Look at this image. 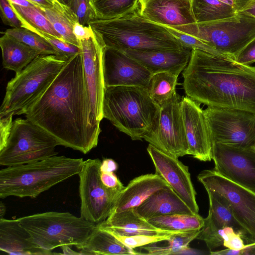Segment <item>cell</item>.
<instances>
[{
    "instance_id": "6da1fadb",
    "label": "cell",
    "mask_w": 255,
    "mask_h": 255,
    "mask_svg": "<svg viewBox=\"0 0 255 255\" xmlns=\"http://www.w3.org/2000/svg\"><path fill=\"white\" fill-rule=\"evenodd\" d=\"M24 115L52 135L60 145L84 154L97 146L101 130L93 127L90 121V105L82 53L68 59Z\"/></svg>"
},
{
    "instance_id": "7a4b0ae2",
    "label": "cell",
    "mask_w": 255,
    "mask_h": 255,
    "mask_svg": "<svg viewBox=\"0 0 255 255\" xmlns=\"http://www.w3.org/2000/svg\"><path fill=\"white\" fill-rule=\"evenodd\" d=\"M182 76L186 96L197 103L255 114V66L192 49Z\"/></svg>"
},
{
    "instance_id": "3957f363",
    "label": "cell",
    "mask_w": 255,
    "mask_h": 255,
    "mask_svg": "<svg viewBox=\"0 0 255 255\" xmlns=\"http://www.w3.org/2000/svg\"><path fill=\"white\" fill-rule=\"evenodd\" d=\"M88 25L99 35L105 46L120 51L186 48L166 26L144 18L137 10L120 18L95 19Z\"/></svg>"
},
{
    "instance_id": "277c9868",
    "label": "cell",
    "mask_w": 255,
    "mask_h": 255,
    "mask_svg": "<svg viewBox=\"0 0 255 255\" xmlns=\"http://www.w3.org/2000/svg\"><path fill=\"white\" fill-rule=\"evenodd\" d=\"M83 158L54 155L0 170V198L37 197L55 185L78 174Z\"/></svg>"
},
{
    "instance_id": "5b68a950",
    "label": "cell",
    "mask_w": 255,
    "mask_h": 255,
    "mask_svg": "<svg viewBox=\"0 0 255 255\" xmlns=\"http://www.w3.org/2000/svg\"><path fill=\"white\" fill-rule=\"evenodd\" d=\"M160 107L141 86L105 88L103 118L133 140H141L151 130Z\"/></svg>"
},
{
    "instance_id": "8992f818",
    "label": "cell",
    "mask_w": 255,
    "mask_h": 255,
    "mask_svg": "<svg viewBox=\"0 0 255 255\" xmlns=\"http://www.w3.org/2000/svg\"><path fill=\"white\" fill-rule=\"evenodd\" d=\"M68 59L55 55H39L7 84L0 117L25 114L45 92Z\"/></svg>"
},
{
    "instance_id": "52a82bcc",
    "label": "cell",
    "mask_w": 255,
    "mask_h": 255,
    "mask_svg": "<svg viewBox=\"0 0 255 255\" xmlns=\"http://www.w3.org/2000/svg\"><path fill=\"white\" fill-rule=\"evenodd\" d=\"M17 219L36 244L50 251L64 245H83L96 225L67 212H46Z\"/></svg>"
},
{
    "instance_id": "ba28073f",
    "label": "cell",
    "mask_w": 255,
    "mask_h": 255,
    "mask_svg": "<svg viewBox=\"0 0 255 255\" xmlns=\"http://www.w3.org/2000/svg\"><path fill=\"white\" fill-rule=\"evenodd\" d=\"M172 27L196 37L234 60L255 39V17L241 12L218 20Z\"/></svg>"
},
{
    "instance_id": "9c48e42d",
    "label": "cell",
    "mask_w": 255,
    "mask_h": 255,
    "mask_svg": "<svg viewBox=\"0 0 255 255\" xmlns=\"http://www.w3.org/2000/svg\"><path fill=\"white\" fill-rule=\"evenodd\" d=\"M58 140L36 124L26 118L13 122L5 147L0 150V165L11 166L33 163L58 154Z\"/></svg>"
},
{
    "instance_id": "30bf717a",
    "label": "cell",
    "mask_w": 255,
    "mask_h": 255,
    "mask_svg": "<svg viewBox=\"0 0 255 255\" xmlns=\"http://www.w3.org/2000/svg\"><path fill=\"white\" fill-rule=\"evenodd\" d=\"M204 113L212 143L255 148V114L213 107Z\"/></svg>"
},
{
    "instance_id": "8fae6325",
    "label": "cell",
    "mask_w": 255,
    "mask_h": 255,
    "mask_svg": "<svg viewBox=\"0 0 255 255\" xmlns=\"http://www.w3.org/2000/svg\"><path fill=\"white\" fill-rule=\"evenodd\" d=\"M99 159L84 161L79 176L81 217L96 225L108 218L122 191L106 187L100 179Z\"/></svg>"
},
{
    "instance_id": "7c38bea8",
    "label": "cell",
    "mask_w": 255,
    "mask_h": 255,
    "mask_svg": "<svg viewBox=\"0 0 255 255\" xmlns=\"http://www.w3.org/2000/svg\"><path fill=\"white\" fill-rule=\"evenodd\" d=\"M197 179L206 191L216 192L226 198L238 224L255 241V192L225 177L214 169L203 170Z\"/></svg>"
},
{
    "instance_id": "4fadbf2b",
    "label": "cell",
    "mask_w": 255,
    "mask_h": 255,
    "mask_svg": "<svg viewBox=\"0 0 255 255\" xmlns=\"http://www.w3.org/2000/svg\"><path fill=\"white\" fill-rule=\"evenodd\" d=\"M180 100L178 94L175 92L160 107L154 124L143 138L159 150L177 158L189 155Z\"/></svg>"
},
{
    "instance_id": "5bb4252c",
    "label": "cell",
    "mask_w": 255,
    "mask_h": 255,
    "mask_svg": "<svg viewBox=\"0 0 255 255\" xmlns=\"http://www.w3.org/2000/svg\"><path fill=\"white\" fill-rule=\"evenodd\" d=\"M79 42L90 101V121L93 127L101 130L100 123L104 118L103 106L106 88L103 70V55L105 45L94 30L90 37L80 40Z\"/></svg>"
},
{
    "instance_id": "9a60e30c",
    "label": "cell",
    "mask_w": 255,
    "mask_h": 255,
    "mask_svg": "<svg viewBox=\"0 0 255 255\" xmlns=\"http://www.w3.org/2000/svg\"><path fill=\"white\" fill-rule=\"evenodd\" d=\"M212 160L217 172L255 192V148L212 142Z\"/></svg>"
},
{
    "instance_id": "2e32d148",
    "label": "cell",
    "mask_w": 255,
    "mask_h": 255,
    "mask_svg": "<svg viewBox=\"0 0 255 255\" xmlns=\"http://www.w3.org/2000/svg\"><path fill=\"white\" fill-rule=\"evenodd\" d=\"M146 149L154 166L155 173L165 181L193 213L198 214L196 192L188 167L178 158L169 155L150 144Z\"/></svg>"
},
{
    "instance_id": "e0dca14e",
    "label": "cell",
    "mask_w": 255,
    "mask_h": 255,
    "mask_svg": "<svg viewBox=\"0 0 255 255\" xmlns=\"http://www.w3.org/2000/svg\"><path fill=\"white\" fill-rule=\"evenodd\" d=\"M105 87L141 86L148 88L153 74L124 52L105 46L103 55Z\"/></svg>"
},
{
    "instance_id": "ac0fdd59",
    "label": "cell",
    "mask_w": 255,
    "mask_h": 255,
    "mask_svg": "<svg viewBox=\"0 0 255 255\" xmlns=\"http://www.w3.org/2000/svg\"><path fill=\"white\" fill-rule=\"evenodd\" d=\"M200 104L187 96L180 100V109L189 155L201 161L212 159V143Z\"/></svg>"
},
{
    "instance_id": "d6986e66",
    "label": "cell",
    "mask_w": 255,
    "mask_h": 255,
    "mask_svg": "<svg viewBox=\"0 0 255 255\" xmlns=\"http://www.w3.org/2000/svg\"><path fill=\"white\" fill-rule=\"evenodd\" d=\"M137 11L144 18L164 26L196 22L191 0H139Z\"/></svg>"
},
{
    "instance_id": "ffe728a7",
    "label": "cell",
    "mask_w": 255,
    "mask_h": 255,
    "mask_svg": "<svg viewBox=\"0 0 255 255\" xmlns=\"http://www.w3.org/2000/svg\"><path fill=\"white\" fill-rule=\"evenodd\" d=\"M0 250L16 255L60 254L53 253L36 244L18 219H0Z\"/></svg>"
},
{
    "instance_id": "44dd1931",
    "label": "cell",
    "mask_w": 255,
    "mask_h": 255,
    "mask_svg": "<svg viewBox=\"0 0 255 255\" xmlns=\"http://www.w3.org/2000/svg\"><path fill=\"white\" fill-rule=\"evenodd\" d=\"M192 49H163L148 51L127 50L122 51L136 60L152 74L157 73L183 69L187 66Z\"/></svg>"
},
{
    "instance_id": "7402d4cb",
    "label": "cell",
    "mask_w": 255,
    "mask_h": 255,
    "mask_svg": "<svg viewBox=\"0 0 255 255\" xmlns=\"http://www.w3.org/2000/svg\"><path fill=\"white\" fill-rule=\"evenodd\" d=\"M168 187L165 181L155 173L136 177L120 193L111 213L134 209L156 191Z\"/></svg>"
},
{
    "instance_id": "603a6c76",
    "label": "cell",
    "mask_w": 255,
    "mask_h": 255,
    "mask_svg": "<svg viewBox=\"0 0 255 255\" xmlns=\"http://www.w3.org/2000/svg\"><path fill=\"white\" fill-rule=\"evenodd\" d=\"M99 224L113 233L125 236L165 235L180 232L155 227L139 215L134 208L112 212L106 221Z\"/></svg>"
},
{
    "instance_id": "cb8c5ba5",
    "label": "cell",
    "mask_w": 255,
    "mask_h": 255,
    "mask_svg": "<svg viewBox=\"0 0 255 255\" xmlns=\"http://www.w3.org/2000/svg\"><path fill=\"white\" fill-rule=\"evenodd\" d=\"M134 210L147 220L170 214L194 213L170 187L156 191Z\"/></svg>"
},
{
    "instance_id": "d4e9b609",
    "label": "cell",
    "mask_w": 255,
    "mask_h": 255,
    "mask_svg": "<svg viewBox=\"0 0 255 255\" xmlns=\"http://www.w3.org/2000/svg\"><path fill=\"white\" fill-rule=\"evenodd\" d=\"M76 247L81 255H139V252L124 245L99 224L96 225L86 242Z\"/></svg>"
},
{
    "instance_id": "484cf974",
    "label": "cell",
    "mask_w": 255,
    "mask_h": 255,
    "mask_svg": "<svg viewBox=\"0 0 255 255\" xmlns=\"http://www.w3.org/2000/svg\"><path fill=\"white\" fill-rule=\"evenodd\" d=\"M0 46L3 68L14 71L15 74L41 55L38 51L5 32L0 38Z\"/></svg>"
},
{
    "instance_id": "4316f807",
    "label": "cell",
    "mask_w": 255,
    "mask_h": 255,
    "mask_svg": "<svg viewBox=\"0 0 255 255\" xmlns=\"http://www.w3.org/2000/svg\"><path fill=\"white\" fill-rule=\"evenodd\" d=\"M209 201L208 215L204 218V226L219 230L226 226L233 227L235 231L242 233L245 238H250L235 220L229 203L219 193L207 191Z\"/></svg>"
},
{
    "instance_id": "83f0119b",
    "label": "cell",
    "mask_w": 255,
    "mask_h": 255,
    "mask_svg": "<svg viewBox=\"0 0 255 255\" xmlns=\"http://www.w3.org/2000/svg\"><path fill=\"white\" fill-rule=\"evenodd\" d=\"M53 4L51 8H40L63 40L81 47L73 32L74 25L78 22L76 15L69 6L59 1Z\"/></svg>"
},
{
    "instance_id": "f1b7e54d",
    "label": "cell",
    "mask_w": 255,
    "mask_h": 255,
    "mask_svg": "<svg viewBox=\"0 0 255 255\" xmlns=\"http://www.w3.org/2000/svg\"><path fill=\"white\" fill-rule=\"evenodd\" d=\"M200 230L180 232L173 234L165 240V245H159L157 242L147 245L140 248L145 253L143 254L152 255H201L203 253L198 250L190 248L189 244L196 239Z\"/></svg>"
},
{
    "instance_id": "f546056e",
    "label": "cell",
    "mask_w": 255,
    "mask_h": 255,
    "mask_svg": "<svg viewBox=\"0 0 255 255\" xmlns=\"http://www.w3.org/2000/svg\"><path fill=\"white\" fill-rule=\"evenodd\" d=\"M183 70L180 69L153 74L147 90L151 99L160 107L176 92L178 78Z\"/></svg>"
},
{
    "instance_id": "4dcf8cb0",
    "label": "cell",
    "mask_w": 255,
    "mask_h": 255,
    "mask_svg": "<svg viewBox=\"0 0 255 255\" xmlns=\"http://www.w3.org/2000/svg\"><path fill=\"white\" fill-rule=\"evenodd\" d=\"M148 221L157 228L174 232L200 230L205 223L204 218L194 213L170 214L154 217Z\"/></svg>"
},
{
    "instance_id": "1f68e13d",
    "label": "cell",
    "mask_w": 255,
    "mask_h": 255,
    "mask_svg": "<svg viewBox=\"0 0 255 255\" xmlns=\"http://www.w3.org/2000/svg\"><path fill=\"white\" fill-rule=\"evenodd\" d=\"M196 22L218 20L232 16L237 12L235 8L219 0H191Z\"/></svg>"
},
{
    "instance_id": "d6a6232c",
    "label": "cell",
    "mask_w": 255,
    "mask_h": 255,
    "mask_svg": "<svg viewBox=\"0 0 255 255\" xmlns=\"http://www.w3.org/2000/svg\"><path fill=\"white\" fill-rule=\"evenodd\" d=\"M96 19L120 18L136 12L139 0H91Z\"/></svg>"
},
{
    "instance_id": "836d02e7",
    "label": "cell",
    "mask_w": 255,
    "mask_h": 255,
    "mask_svg": "<svg viewBox=\"0 0 255 255\" xmlns=\"http://www.w3.org/2000/svg\"><path fill=\"white\" fill-rule=\"evenodd\" d=\"M11 5L17 16L23 23L24 28H33L62 39L40 7L36 5L29 6H22L12 3Z\"/></svg>"
},
{
    "instance_id": "e575fe53",
    "label": "cell",
    "mask_w": 255,
    "mask_h": 255,
    "mask_svg": "<svg viewBox=\"0 0 255 255\" xmlns=\"http://www.w3.org/2000/svg\"><path fill=\"white\" fill-rule=\"evenodd\" d=\"M4 32L38 51L41 55H55L59 56L57 51L48 41L35 32L26 28H11L7 29Z\"/></svg>"
},
{
    "instance_id": "d590c367",
    "label": "cell",
    "mask_w": 255,
    "mask_h": 255,
    "mask_svg": "<svg viewBox=\"0 0 255 255\" xmlns=\"http://www.w3.org/2000/svg\"><path fill=\"white\" fill-rule=\"evenodd\" d=\"M28 29L35 32L48 41L57 51L60 57L68 59L75 55L82 53L81 47L59 39L48 33L33 28Z\"/></svg>"
},
{
    "instance_id": "8d00e7d4",
    "label": "cell",
    "mask_w": 255,
    "mask_h": 255,
    "mask_svg": "<svg viewBox=\"0 0 255 255\" xmlns=\"http://www.w3.org/2000/svg\"><path fill=\"white\" fill-rule=\"evenodd\" d=\"M109 232H111L117 239L120 241L124 245L130 248L133 249L136 248H140L141 247L150 244L167 240L173 234H175L174 233L170 234L153 235H140L131 236H125L115 234L110 231Z\"/></svg>"
},
{
    "instance_id": "74e56055",
    "label": "cell",
    "mask_w": 255,
    "mask_h": 255,
    "mask_svg": "<svg viewBox=\"0 0 255 255\" xmlns=\"http://www.w3.org/2000/svg\"><path fill=\"white\" fill-rule=\"evenodd\" d=\"M166 26L169 31L177 38L186 48L191 49L192 50L198 49L215 55L226 57L217 50L196 37L177 30L172 27L168 26Z\"/></svg>"
},
{
    "instance_id": "f35d334b",
    "label": "cell",
    "mask_w": 255,
    "mask_h": 255,
    "mask_svg": "<svg viewBox=\"0 0 255 255\" xmlns=\"http://www.w3.org/2000/svg\"><path fill=\"white\" fill-rule=\"evenodd\" d=\"M69 7L82 25H88L90 21L96 19L91 0H72Z\"/></svg>"
},
{
    "instance_id": "ab89813d",
    "label": "cell",
    "mask_w": 255,
    "mask_h": 255,
    "mask_svg": "<svg viewBox=\"0 0 255 255\" xmlns=\"http://www.w3.org/2000/svg\"><path fill=\"white\" fill-rule=\"evenodd\" d=\"M0 15L5 25L12 28L24 27L8 0H0Z\"/></svg>"
},
{
    "instance_id": "60d3db41",
    "label": "cell",
    "mask_w": 255,
    "mask_h": 255,
    "mask_svg": "<svg viewBox=\"0 0 255 255\" xmlns=\"http://www.w3.org/2000/svg\"><path fill=\"white\" fill-rule=\"evenodd\" d=\"M238 63L250 65L255 62V39L248 44L236 56Z\"/></svg>"
},
{
    "instance_id": "b9f144b4",
    "label": "cell",
    "mask_w": 255,
    "mask_h": 255,
    "mask_svg": "<svg viewBox=\"0 0 255 255\" xmlns=\"http://www.w3.org/2000/svg\"><path fill=\"white\" fill-rule=\"evenodd\" d=\"M100 179L103 184L110 189L121 191L125 187L114 172L100 171Z\"/></svg>"
},
{
    "instance_id": "7bdbcfd3",
    "label": "cell",
    "mask_w": 255,
    "mask_h": 255,
    "mask_svg": "<svg viewBox=\"0 0 255 255\" xmlns=\"http://www.w3.org/2000/svg\"><path fill=\"white\" fill-rule=\"evenodd\" d=\"M12 118L13 116L0 117V150L7 143L13 125Z\"/></svg>"
},
{
    "instance_id": "ee69618b",
    "label": "cell",
    "mask_w": 255,
    "mask_h": 255,
    "mask_svg": "<svg viewBox=\"0 0 255 255\" xmlns=\"http://www.w3.org/2000/svg\"><path fill=\"white\" fill-rule=\"evenodd\" d=\"M237 12H241L255 17V0H235Z\"/></svg>"
},
{
    "instance_id": "f6af8a7d",
    "label": "cell",
    "mask_w": 255,
    "mask_h": 255,
    "mask_svg": "<svg viewBox=\"0 0 255 255\" xmlns=\"http://www.w3.org/2000/svg\"><path fill=\"white\" fill-rule=\"evenodd\" d=\"M73 32L76 37L80 40L90 37L93 33V30L89 25H83L79 22L75 23L73 26Z\"/></svg>"
},
{
    "instance_id": "bcb514c9",
    "label": "cell",
    "mask_w": 255,
    "mask_h": 255,
    "mask_svg": "<svg viewBox=\"0 0 255 255\" xmlns=\"http://www.w3.org/2000/svg\"><path fill=\"white\" fill-rule=\"evenodd\" d=\"M117 163L113 159L105 158L103 160L100 166L101 171L112 172L118 169Z\"/></svg>"
},
{
    "instance_id": "7dc6e473",
    "label": "cell",
    "mask_w": 255,
    "mask_h": 255,
    "mask_svg": "<svg viewBox=\"0 0 255 255\" xmlns=\"http://www.w3.org/2000/svg\"><path fill=\"white\" fill-rule=\"evenodd\" d=\"M42 8H51L53 4L49 0H28Z\"/></svg>"
},
{
    "instance_id": "c3c4849f",
    "label": "cell",
    "mask_w": 255,
    "mask_h": 255,
    "mask_svg": "<svg viewBox=\"0 0 255 255\" xmlns=\"http://www.w3.org/2000/svg\"><path fill=\"white\" fill-rule=\"evenodd\" d=\"M241 255H255V241L247 244L245 248L242 250Z\"/></svg>"
},
{
    "instance_id": "681fc988",
    "label": "cell",
    "mask_w": 255,
    "mask_h": 255,
    "mask_svg": "<svg viewBox=\"0 0 255 255\" xmlns=\"http://www.w3.org/2000/svg\"><path fill=\"white\" fill-rule=\"evenodd\" d=\"M8 1L10 3L22 6H29L36 5L28 0H8Z\"/></svg>"
},
{
    "instance_id": "f907efd6",
    "label": "cell",
    "mask_w": 255,
    "mask_h": 255,
    "mask_svg": "<svg viewBox=\"0 0 255 255\" xmlns=\"http://www.w3.org/2000/svg\"><path fill=\"white\" fill-rule=\"evenodd\" d=\"M63 253L62 255H81L80 252H76L72 250L68 245H64L61 247Z\"/></svg>"
},
{
    "instance_id": "816d5d0a",
    "label": "cell",
    "mask_w": 255,
    "mask_h": 255,
    "mask_svg": "<svg viewBox=\"0 0 255 255\" xmlns=\"http://www.w3.org/2000/svg\"><path fill=\"white\" fill-rule=\"evenodd\" d=\"M6 211L5 205L1 201L0 203V219L3 218Z\"/></svg>"
},
{
    "instance_id": "f5cc1de1",
    "label": "cell",
    "mask_w": 255,
    "mask_h": 255,
    "mask_svg": "<svg viewBox=\"0 0 255 255\" xmlns=\"http://www.w3.org/2000/svg\"><path fill=\"white\" fill-rule=\"evenodd\" d=\"M219 0L234 7L235 0Z\"/></svg>"
},
{
    "instance_id": "db71d44e",
    "label": "cell",
    "mask_w": 255,
    "mask_h": 255,
    "mask_svg": "<svg viewBox=\"0 0 255 255\" xmlns=\"http://www.w3.org/2000/svg\"><path fill=\"white\" fill-rule=\"evenodd\" d=\"M61 3L70 7L72 0H58Z\"/></svg>"
},
{
    "instance_id": "11a10c76",
    "label": "cell",
    "mask_w": 255,
    "mask_h": 255,
    "mask_svg": "<svg viewBox=\"0 0 255 255\" xmlns=\"http://www.w3.org/2000/svg\"><path fill=\"white\" fill-rule=\"evenodd\" d=\"M49 1H50L51 2H55V1H59L58 0H49Z\"/></svg>"
},
{
    "instance_id": "9f6ffc18",
    "label": "cell",
    "mask_w": 255,
    "mask_h": 255,
    "mask_svg": "<svg viewBox=\"0 0 255 255\" xmlns=\"http://www.w3.org/2000/svg\"></svg>"
}]
</instances>
